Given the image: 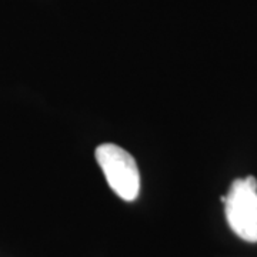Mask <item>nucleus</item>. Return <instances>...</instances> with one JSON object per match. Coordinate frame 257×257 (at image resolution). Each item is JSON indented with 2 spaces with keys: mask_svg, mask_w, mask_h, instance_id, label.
<instances>
[{
  "mask_svg": "<svg viewBox=\"0 0 257 257\" xmlns=\"http://www.w3.org/2000/svg\"><path fill=\"white\" fill-rule=\"evenodd\" d=\"M96 160L111 190L126 202H133L140 192V173L135 157L113 143L96 149Z\"/></svg>",
  "mask_w": 257,
  "mask_h": 257,
  "instance_id": "f257e3e1",
  "label": "nucleus"
},
{
  "mask_svg": "<svg viewBox=\"0 0 257 257\" xmlns=\"http://www.w3.org/2000/svg\"><path fill=\"white\" fill-rule=\"evenodd\" d=\"M226 219L240 239L257 243V180L253 176L234 180L224 196Z\"/></svg>",
  "mask_w": 257,
  "mask_h": 257,
  "instance_id": "f03ea898",
  "label": "nucleus"
}]
</instances>
